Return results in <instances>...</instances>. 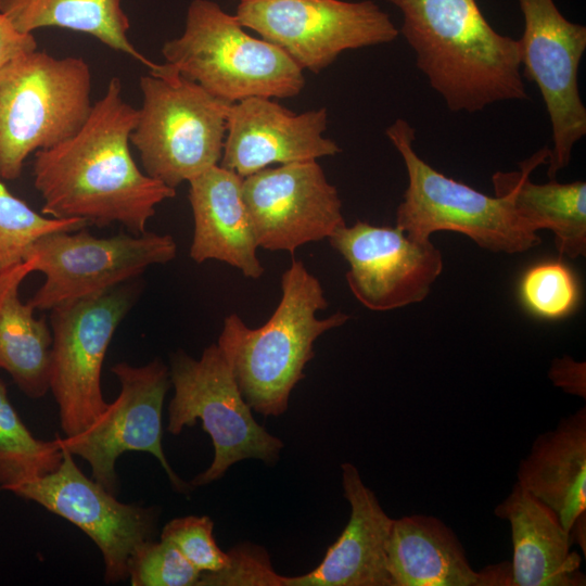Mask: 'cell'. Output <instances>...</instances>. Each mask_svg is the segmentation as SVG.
<instances>
[{
    "label": "cell",
    "mask_w": 586,
    "mask_h": 586,
    "mask_svg": "<svg viewBox=\"0 0 586 586\" xmlns=\"http://www.w3.org/2000/svg\"><path fill=\"white\" fill-rule=\"evenodd\" d=\"M122 91L120 79L112 77L75 135L35 153L34 186L43 215L100 228L120 224L140 234L156 206L175 198L176 189L148 176L132 158L130 133L138 109Z\"/></svg>",
    "instance_id": "1"
},
{
    "label": "cell",
    "mask_w": 586,
    "mask_h": 586,
    "mask_svg": "<svg viewBox=\"0 0 586 586\" xmlns=\"http://www.w3.org/2000/svg\"><path fill=\"white\" fill-rule=\"evenodd\" d=\"M416 65L449 111L475 113L526 100L518 39L501 35L475 0H387Z\"/></svg>",
    "instance_id": "2"
},
{
    "label": "cell",
    "mask_w": 586,
    "mask_h": 586,
    "mask_svg": "<svg viewBox=\"0 0 586 586\" xmlns=\"http://www.w3.org/2000/svg\"><path fill=\"white\" fill-rule=\"evenodd\" d=\"M327 306L320 281L303 262L293 259L281 277L280 302L263 326L250 328L237 314L225 318L217 345L252 410L264 417L286 411L290 395L315 355L316 340L349 318L342 311L317 317Z\"/></svg>",
    "instance_id": "3"
},
{
    "label": "cell",
    "mask_w": 586,
    "mask_h": 586,
    "mask_svg": "<svg viewBox=\"0 0 586 586\" xmlns=\"http://www.w3.org/2000/svg\"><path fill=\"white\" fill-rule=\"evenodd\" d=\"M161 51L181 76L228 103L292 98L305 87L304 71L284 51L251 36L212 0H192L182 34Z\"/></svg>",
    "instance_id": "4"
},
{
    "label": "cell",
    "mask_w": 586,
    "mask_h": 586,
    "mask_svg": "<svg viewBox=\"0 0 586 586\" xmlns=\"http://www.w3.org/2000/svg\"><path fill=\"white\" fill-rule=\"evenodd\" d=\"M91 89L79 56L36 49L0 66V179H17L30 154L75 135L92 110Z\"/></svg>",
    "instance_id": "5"
},
{
    "label": "cell",
    "mask_w": 586,
    "mask_h": 586,
    "mask_svg": "<svg viewBox=\"0 0 586 586\" xmlns=\"http://www.w3.org/2000/svg\"><path fill=\"white\" fill-rule=\"evenodd\" d=\"M165 64L163 72L140 77L142 102L130 143L144 173L176 189L219 164L231 103Z\"/></svg>",
    "instance_id": "6"
},
{
    "label": "cell",
    "mask_w": 586,
    "mask_h": 586,
    "mask_svg": "<svg viewBox=\"0 0 586 586\" xmlns=\"http://www.w3.org/2000/svg\"><path fill=\"white\" fill-rule=\"evenodd\" d=\"M400 154L408 184L396 211V227L408 237L426 241L432 233L454 231L484 250L523 253L540 243L505 195H487L446 177L423 161L413 148L415 129L404 118L386 128Z\"/></svg>",
    "instance_id": "7"
},
{
    "label": "cell",
    "mask_w": 586,
    "mask_h": 586,
    "mask_svg": "<svg viewBox=\"0 0 586 586\" xmlns=\"http://www.w3.org/2000/svg\"><path fill=\"white\" fill-rule=\"evenodd\" d=\"M169 379L175 393L167 431L178 435L200 419L214 446L211 466L191 481L192 487L221 479L231 466L245 459L266 464L279 460L283 442L256 422L217 344L207 346L199 359L182 351L174 354Z\"/></svg>",
    "instance_id": "8"
},
{
    "label": "cell",
    "mask_w": 586,
    "mask_h": 586,
    "mask_svg": "<svg viewBox=\"0 0 586 586\" xmlns=\"http://www.w3.org/2000/svg\"><path fill=\"white\" fill-rule=\"evenodd\" d=\"M177 254L169 234L119 233L98 238L86 228L39 238L24 262L44 276L28 303L39 310L100 296L138 277L152 265L166 264Z\"/></svg>",
    "instance_id": "9"
},
{
    "label": "cell",
    "mask_w": 586,
    "mask_h": 586,
    "mask_svg": "<svg viewBox=\"0 0 586 586\" xmlns=\"http://www.w3.org/2000/svg\"><path fill=\"white\" fill-rule=\"evenodd\" d=\"M234 15L303 71L316 74L346 50L387 43L399 34L370 0H240Z\"/></svg>",
    "instance_id": "10"
},
{
    "label": "cell",
    "mask_w": 586,
    "mask_h": 586,
    "mask_svg": "<svg viewBox=\"0 0 586 586\" xmlns=\"http://www.w3.org/2000/svg\"><path fill=\"white\" fill-rule=\"evenodd\" d=\"M132 303L133 292L124 285L50 310L49 386L65 436L82 432L106 409L109 403L101 388L102 365Z\"/></svg>",
    "instance_id": "11"
},
{
    "label": "cell",
    "mask_w": 586,
    "mask_h": 586,
    "mask_svg": "<svg viewBox=\"0 0 586 586\" xmlns=\"http://www.w3.org/2000/svg\"><path fill=\"white\" fill-rule=\"evenodd\" d=\"M112 372L120 383L117 398L82 432L56 436L60 446L85 459L91 467L92 479L114 495L118 488L115 463L127 451L153 455L173 488L188 493L192 486L174 472L162 446L163 404L170 386L168 367L160 359L144 366L117 362Z\"/></svg>",
    "instance_id": "12"
},
{
    "label": "cell",
    "mask_w": 586,
    "mask_h": 586,
    "mask_svg": "<svg viewBox=\"0 0 586 586\" xmlns=\"http://www.w3.org/2000/svg\"><path fill=\"white\" fill-rule=\"evenodd\" d=\"M524 18L519 41L523 75L543 98L551 124L548 176L568 166L574 145L586 135V107L578 68L586 50V27L566 20L553 0H518Z\"/></svg>",
    "instance_id": "13"
},
{
    "label": "cell",
    "mask_w": 586,
    "mask_h": 586,
    "mask_svg": "<svg viewBox=\"0 0 586 586\" xmlns=\"http://www.w3.org/2000/svg\"><path fill=\"white\" fill-rule=\"evenodd\" d=\"M73 457L63 449L58 469L11 492L39 504L86 533L102 553L105 583L125 581L133 552L155 537L158 511L154 507L120 502L82 473Z\"/></svg>",
    "instance_id": "14"
},
{
    "label": "cell",
    "mask_w": 586,
    "mask_h": 586,
    "mask_svg": "<svg viewBox=\"0 0 586 586\" xmlns=\"http://www.w3.org/2000/svg\"><path fill=\"white\" fill-rule=\"evenodd\" d=\"M258 246L293 254L345 225L337 189L317 161L267 167L242 179Z\"/></svg>",
    "instance_id": "15"
},
{
    "label": "cell",
    "mask_w": 586,
    "mask_h": 586,
    "mask_svg": "<svg viewBox=\"0 0 586 586\" xmlns=\"http://www.w3.org/2000/svg\"><path fill=\"white\" fill-rule=\"evenodd\" d=\"M329 241L348 263L346 281L367 308L385 311L423 301L443 270V256L431 240L408 237L398 227L357 221Z\"/></svg>",
    "instance_id": "16"
},
{
    "label": "cell",
    "mask_w": 586,
    "mask_h": 586,
    "mask_svg": "<svg viewBox=\"0 0 586 586\" xmlns=\"http://www.w3.org/2000/svg\"><path fill=\"white\" fill-rule=\"evenodd\" d=\"M324 107L300 114L273 99L251 97L231 103L219 165L244 178L270 165L317 161L341 152L323 136Z\"/></svg>",
    "instance_id": "17"
},
{
    "label": "cell",
    "mask_w": 586,
    "mask_h": 586,
    "mask_svg": "<svg viewBox=\"0 0 586 586\" xmlns=\"http://www.w3.org/2000/svg\"><path fill=\"white\" fill-rule=\"evenodd\" d=\"M351 517L313 571L286 576L285 586H391L386 544L393 523L351 462L341 464Z\"/></svg>",
    "instance_id": "18"
},
{
    "label": "cell",
    "mask_w": 586,
    "mask_h": 586,
    "mask_svg": "<svg viewBox=\"0 0 586 586\" xmlns=\"http://www.w3.org/2000/svg\"><path fill=\"white\" fill-rule=\"evenodd\" d=\"M517 483L549 507L586 555V408L536 436Z\"/></svg>",
    "instance_id": "19"
},
{
    "label": "cell",
    "mask_w": 586,
    "mask_h": 586,
    "mask_svg": "<svg viewBox=\"0 0 586 586\" xmlns=\"http://www.w3.org/2000/svg\"><path fill=\"white\" fill-rule=\"evenodd\" d=\"M242 179L218 164L188 181L194 221L190 257L195 263L219 260L246 278L258 279L264 267L257 256L259 246L243 199Z\"/></svg>",
    "instance_id": "20"
},
{
    "label": "cell",
    "mask_w": 586,
    "mask_h": 586,
    "mask_svg": "<svg viewBox=\"0 0 586 586\" xmlns=\"http://www.w3.org/2000/svg\"><path fill=\"white\" fill-rule=\"evenodd\" d=\"M494 514L510 525L511 586H585L582 558L557 514L519 483Z\"/></svg>",
    "instance_id": "21"
},
{
    "label": "cell",
    "mask_w": 586,
    "mask_h": 586,
    "mask_svg": "<svg viewBox=\"0 0 586 586\" xmlns=\"http://www.w3.org/2000/svg\"><path fill=\"white\" fill-rule=\"evenodd\" d=\"M391 586H489L454 531L433 515L393 519L386 544Z\"/></svg>",
    "instance_id": "22"
},
{
    "label": "cell",
    "mask_w": 586,
    "mask_h": 586,
    "mask_svg": "<svg viewBox=\"0 0 586 586\" xmlns=\"http://www.w3.org/2000/svg\"><path fill=\"white\" fill-rule=\"evenodd\" d=\"M545 146L520 164L517 171H497L492 181L496 195L507 196L518 216L534 231L550 230L562 256L575 259L586 253V182L534 183L530 176L549 161Z\"/></svg>",
    "instance_id": "23"
},
{
    "label": "cell",
    "mask_w": 586,
    "mask_h": 586,
    "mask_svg": "<svg viewBox=\"0 0 586 586\" xmlns=\"http://www.w3.org/2000/svg\"><path fill=\"white\" fill-rule=\"evenodd\" d=\"M29 273L27 262L0 272V369L25 395L38 399L50 390L52 332L20 298V286Z\"/></svg>",
    "instance_id": "24"
},
{
    "label": "cell",
    "mask_w": 586,
    "mask_h": 586,
    "mask_svg": "<svg viewBox=\"0 0 586 586\" xmlns=\"http://www.w3.org/2000/svg\"><path fill=\"white\" fill-rule=\"evenodd\" d=\"M0 13L23 34L42 27L84 33L137 60L151 73H161L166 67L165 63L146 59L130 42V21L122 0H0Z\"/></svg>",
    "instance_id": "25"
},
{
    "label": "cell",
    "mask_w": 586,
    "mask_h": 586,
    "mask_svg": "<svg viewBox=\"0 0 586 586\" xmlns=\"http://www.w3.org/2000/svg\"><path fill=\"white\" fill-rule=\"evenodd\" d=\"M63 449L58 437L42 441L33 435L11 404L0 379V488L12 491L60 466Z\"/></svg>",
    "instance_id": "26"
},
{
    "label": "cell",
    "mask_w": 586,
    "mask_h": 586,
    "mask_svg": "<svg viewBox=\"0 0 586 586\" xmlns=\"http://www.w3.org/2000/svg\"><path fill=\"white\" fill-rule=\"evenodd\" d=\"M87 226L82 219H60L37 213L0 181V272L22 264L39 238Z\"/></svg>",
    "instance_id": "27"
},
{
    "label": "cell",
    "mask_w": 586,
    "mask_h": 586,
    "mask_svg": "<svg viewBox=\"0 0 586 586\" xmlns=\"http://www.w3.org/2000/svg\"><path fill=\"white\" fill-rule=\"evenodd\" d=\"M522 305L533 316L559 320L572 315L579 304L581 290L571 268L548 259L528 267L519 282Z\"/></svg>",
    "instance_id": "28"
},
{
    "label": "cell",
    "mask_w": 586,
    "mask_h": 586,
    "mask_svg": "<svg viewBox=\"0 0 586 586\" xmlns=\"http://www.w3.org/2000/svg\"><path fill=\"white\" fill-rule=\"evenodd\" d=\"M201 575V571L164 539H152L140 546L128 565L132 586H198Z\"/></svg>",
    "instance_id": "29"
},
{
    "label": "cell",
    "mask_w": 586,
    "mask_h": 586,
    "mask_svg": "<svg viewBox=\"0 0 586 586\" xmlns=\"http://www.w3.org/2000/svg\"><path fill=\"white\" fill-rule=\"evenodd\" d=\"M214 522L207 515H188L167 522L161 539L171 543L202 573L222 570L229 562L228 552L217 545Z\"/></svg>",
    "instance_id": "30"
},
{
    "label": "cell",
    "mask_w": 586,
    "mask_h": 586,
    "mask_svg": "<svg viewBox=\"0 0 586 586\" xmlns=\"http://www.w3.org/2000/svg\"><path fill=\"white\" fill-rule=\"evenodd\" d=\"M228 556L227 566L202 573L198 586H285L286 576L273 571L264 548L242 544L231 548Z\"/></svg>",
    "instance_id": "31"
},
{
    "label": "cell",
    "mask_w": 586,
    "mask_h": 586,
    "mask_svg": "<svg viewBox=\"0 0 586 586\" xmlns=\"http://www.w3.org/2000/svg\"><path fill=\"white\" fill-rule=\"evenodd\" d=\"M548 377L563 392L586 398V364L584 361H576L569 355L555 358Z\"/></svg>",
    "instance_id": "32"
},
{
    "label": "cell",
    "mask_w": 586,
    "mask_h": 586,
    "mask_svg": "<svg viewBox=\"0 0 586 586\" xmlns=\"http://www.w3.org/2000/svg\"><path fill=\"white\" fill-rule=\"evenodd\" d=\"M37 49L33 34H23L15 29L9 18L0 13V66L20 54Z\"/></svg>",
    "instance_id": "33"
}]
</instances>
